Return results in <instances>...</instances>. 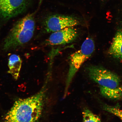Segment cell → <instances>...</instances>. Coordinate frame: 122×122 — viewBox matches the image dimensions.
Segmentation results:
<instances>
[{
	"label": "cell",
	"instance_id": "cell-10",
	"mask_svg": "<svg viewBox=\"0 0 122 122\" xmlns=\"http://www.w3.org/2000/svg\"><path fill=\"white\" fill-rule=\"evenodd\" d=\"M100 92L106 98L115 100H122V86L114 88H109L100 86Z\"/></svg>",
	"mask_w": 122,
	"mask_h": 122
},
{
	"label": "cell",
	"instance_id": "cell-2",
	"mask_svg": "<svg viewBox=\"0 0 122 122\" xmlns=\"http://www.w3.org/2000/svg\"><path fill=\"white\" fill-rule=\"evenodd\" d=\"M35 13L28 14L15 23L3 42V50L15 49L31 39L35 29Z\"/></svg>",
	"mask_w": 122,
	"mask_h": 122
},
{
	"label": "cell",
	"instance_id": "cell-4",
	"mask_svg": "<svg viewBox=\"0 0 122 122\" xmlns=\"http://www.w3.org/2000/svg\"><path fill=\"white\" fill-rule=\"evenodd\" d=\"M86 70L90 79L100 86L114 88L119 86L121 80L119 76L102 66L91 65Z\"/></svg>",
	"mask_w": 122,
	"mask_h": 122
},
{
	"label": "cell",
	"instance_id": "cell-9",
	"mask_svg": "<svg viewBox=\"0 0 122 122\" xmlns=\"http://www.w3.org/2000/svg\"><path fill=\"white\" fill-rule=\"evenodd\" d=\"M22 61L18 55L12 54L8 59L9 71L8 72L11 74L15 80H17L19 77L22 66Z\"/></svg>",
	"mask_w": 122,
	"mask_h": 122
},
{
	"label": "cell",
	"instance_id": "cell-1",
	"mask_svg": "<svg viewBox=\"0 0 122 122\" xmlns=\"http://www.w3.org/2000/svg\"><path fill=\"white\" fill-rule=\"evenodd\" d=\"M50 79L47 77L37 93L16 100L2 122H38L43 110Z\"/></svg>",
	"mask_w": 122,
	"mask_h": 122
},
{
	"label": "cell",
	"instance_id": "cell-12",
	"mask_svg": "<svg viewBox=\"0 0 122 122\" xmlns=\"http://www.w3.org/2000/svg\"><path fill=\"white\" fill-rule=\"evenodd\" d=\"M103 108L105 111L118 117L122 121V110L116 107L105 105Z\"/></svg>",
	"mask_w": 122,
	"mask_h": 122
},
{
	"label": "cell",
	"instance_id": "cell-5",
	"mask_svg": "<svg viewBox=\"0 0 122 122\" xmlns=\"http://www.w3.org/2000/svg\"><path fill=\"white\" fill-rule=\"evenodd\" d=\"M79 20L74 16L59 14L50 15L46 18L44 28L48 33L54 32L66 27L80 25Z\"/></svg>",
	"mask_w": 122,
	"mask_h": 122
},
{
	"label": "cell",
	"instance_id": "cell-7",
	"mask_svg": "<svg viewBox=\"0 0 122 122\" xmlns=\"http://www.w3.org/2000/svg\"><path fill=\"white\" fill-rule=\"evenodd\" d=\"M78 35V31L74 27H66L53 32L46 40L45 43L50 46L66 45L74 41Z\"/></svg>",
	"mask_w": 122,
	"mask_h": 122
},
{
	"label": "cell",
	"instance_id": "cell-8",
	"mask_svg": "<svg viewBox=\"0 0 122 122\" xmlns=\"http://www.w3.org/2000/svg\"><path fill=\"white\" fill-rule=\"evenodd\" d=\"M108 52L113 58L122 62V28L116 32Z\"/></svg>",
	"mask_w": 122,
	"mask_h": 122
},
{
	"label": "cell",
	"instance_id": "cell-3",
	"mask_svg": "<svg viewBox=\"0 0 122 122\" xmlns=\"http://www.w3.org/2000/svg\"><path fill=\"white\" fill-rule=\"evenodd\" d=\"M95 43L90 37H87L82 44L80 49L70 56L69 68L67 76L63 98L66 97L69 88L76 73L85 62L94 52Z\"/></svg>",
	"mask_w": 122,
	"mask_h": 122
},
{
	"label": "cell",
	"instance_id": "cell-11",
	"mask_svg": "<svg viewBox=\"0 0 122 122\" xmlns=\"http://www.w3.org/2000/svg\"><path fill=\"white\" fill-rule=\"evenodd\" d=\"M82 114L83 122H102L100 117L89 109H84Z\"/></svg>",
	"mask_w": 122,
	"mask_h": 122
},
{
	"label": "cell",
	"instance_id": "cell-6",
	"mask_svg": "<svg viewBox=\"0 0 122 122\" xmlns=\"http://www.w3.org/2000/svg\"><path fill=\"white\" fill-rule=\"evenodd\" d=\"M28 0H0V18L8 20L23 13Z\"/></svg>",
	"mask_w": 122,
	"mask_h": 122
}]
</instances>
